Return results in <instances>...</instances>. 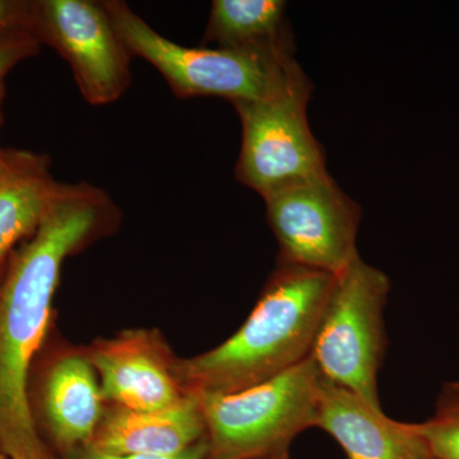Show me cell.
<instances>
[{"label": "cell", "mask_w": 459, "mask_h": 459, "mask_svg": "<svg viewBox=\"0 0 459 459\" xmlns=\"http://www.w3.org/2000/svg\"><path fill=\"white\" fill-rule=\"evenodd\" d=\"M115 210L101 189L62 184L39 228L7 255L0 274V452L9 459H54L32 418L30 373L63 263L113 221Z\"/></svg>", "instance_id": "cell-1"}, {"label": "cell", "mask_w": 459, "mask_h": 459, "mask_svg": "<svg viewBox=\"0 0 459 459\" xmlns=\"http://www.w3.org/2000/svg\"><path fill=\"white\" fill-rule=\"evenodd\" d=\"M336 276L279 263L244 325L211 351L175 364L189 394H232L280 376L312 353Z\"/></svg>", "instance_id": "cell-2"}, {"label": "cell", "mask_w": 459, "mask_h": 459, "mask_svg": "<svg viewBox=\"0 0 459 459\" xmlns=\"http://www.w3.org/2000/svg\"><path fill=\"white\" fill-rule=\"evenodd\" d=\"M102 3L131 56L155 66L180 99L216 96L232 105L255 101L276 92L300 68L294 56L177 44L156 32L126 3Z\"/></svg>", "instance_id": "cell-3"}, {"label": "cell", "mask_w": 459, "mask_h": 459, "mask_svg": "<svg viewBox=\"0 0 459 459\" xmlns=\"http://www.w3.org/2000/svg\"><path fill=\"white\" fill-rule=\"evenodd\" d=\"M323 377L313 359L232 394H199L207 431V459H253L289 452L316 428Z\"/></svg>", "instance_id": "cell-4"}, {"label": "cell", "mask_w": 459, "mask_h": 459, "mask_svg": "<svg viewBox=\"0 0 459 459\" xmlns=\"http://www.w3.org/2000/svg\"><path fill=\"white\" fill-rule=\"evenodd\" d=\"M391 281L361 258L336 277L310 358L327 382L382 410L377 374L386 349L385 309Z\"/></svg>", "instance_id": "cell-5"}, {"label": "cell", "mask_w": 459, "mask_h": 459, "mask_svg": "<svg viewBox=\"0 0 459 459\" xmlns=\"http://www.w3.org/2000/svg\"><path fill=\"white\" fill-rule=\"evenodd\" d=\"M310 93L312 83L300 66L267 98L234 104L243 131L235 174L263 198L328 174L325 152L307 122Z\"/></svg>", "instance_id": "cell-6"}, {"label": "cell", "mask_w": 459, "mask_h": 459, "mask_svg": "<svg viewBox=\"0 0 459 459\" xmlns=\"http://www.w3.org/2000/svg\"><path fill=\"white\" fill-rule=\"evenodd\" d=\"M279 263L340 276L356 259L361 210L329 174L265 195Z\"/></svg>", "instance_id": "cell-7"}, {"label": "cell", "mask_w": 459, "mask_h": 459, "mask_svg": "<svg viewBox=\"0 0 459 459\" xmlns=\"http://www.w3.org/2000/svg\"><path fill=\"white\" fill-rule=\"evenodd\" d=\"M32 11L35 35L68 62L89 104L99 107L122 98L132 82V56L104 3L41 0L32 2Z\"/></svg>", "instance_id": "cell-8"}, {"label": "cell", "mask_w": 459, "mask_h": 459, "mask_svg": "<svg viewBox=\"0 0 459 459\" xmlns=\"http://www.w3.org/2000/svg\"><path fill=\"white\" fill-rule=\"evenodd\" d=\"M100 377L104 401L135 411L164 410L189 392L180 385L175 364L169 367L152 334L131 332L96 344L89 356Z\"/></svg>", "instance_id": "cell-9"}, {"label": "cell", "mask_w": 459, "mask_h": 459, "mask_svg": "<svg viewBox=\"0 0 459 459\" xmlns=\"http://www.w3.org/2000/svg\"><path fill=\"white\" fill-rule=\"evenodd\" d=\"M316 428L331 435L349 459H434L416 424L389 419L383 410L325 377Z\"/></svg>", "instance_id": "cell-10"}, {"label": "cell", "mask_w": 459, "mask_h": 459, "mask_svg": "<svg viewBox=\"0 0 459 459\" xmlns=\"http://www.w3.org/2000/svg\"><path fill=\"white\" fill-rule=\"evenodd\" d=\"M207 439L201 401L188 394L164 410L135 411L114 406L102 416L86 448L105 455H178Z\"/></svg>", "instance_id": "cell-11"}, {"label": "cell", "mask_w": 459, "mask_h": 459, "mask_svg": "<svg viewBox=\"0 0 459 459\" xmlns=\"http://www.w3.org/2000/svg\"><path fill=\"white\" fill-rule=\"evenodd\" d=\"M36 400L44 428L65 452L86 448L104 416L96 370L82 356L54 361L45 371Z\"/></svg>", "instance_id": "cell-12"}, {"label": "cell", "mask_w": 459, "mask_h": 459, "mask_svg": "<svg viewBox=\"0 0 459 459\" xmlns=\"http://www.w3.org/2000/svg\"><path fill=\"white\" fill-rule=\"evenodd\" d=\"M60 186L51 177L47 157L12 151L0 171V262L39 228Z\"/></svg>", "instance_id": "cell-13"}, {"label": "cell", "mask_w": 459, "mask_h": 459, "mask_svg": "<svg viewBox=\"0 0 459 459\" xmlns=\"http://www.w3.org/2000/svg\"><path fill=\"white\" fill-rule=\"evenodd\" d=\"M285 11L282 0H214L204 42L222 49L294 56Z\"/></svg>", "instance_id": "cell-14"}, {"label": "cell", "mask_w": 459, "mask_h": 459, "mask_svg": "<svg viewBox=\"0 0 459 459\" xmlns=\"http://www.w3.org/2000/svg\"><path fill=\"white\" fill-rule=\"evenodd\" d=\"M434 459H459V383H446L433 416L416 424Z\"/></svg>", "instance_id": "cell-15"}, {"label": "cell", "mask_w": 459, "mask_h": 459, "mask_svg": "<svg viewBox=\"0 0 459 459\" xmlns=\"http://www.w3.org/2000/svg\"><path fill=\"white\" fill-rule=\"evenodd\" d=\"M40 44L32 31L0 36V90L4 89L3 80L8 72L26 57L35 56Z\"/></svg>", "instance_id": "cell-16"}, {"label": "cell", "mask_w": 459, "mask_h": 459, "mask_svg": "<svg viewBox=\"0 0 459 459\" xmlns=\"http://www.w3.org/2000/svg\"><path fill=\"white\" fill-rule=\"evenodd\" d=\"M33 31L32 2L0 0V36Z\"/></svg>", "instance_id": "cell-17"}, {"label": "cell", "mask_w": 459, "mask_h": 459, "mask_svg": "<svg viewBox=\"0 0 459 459\" xmlns=\"http://www.w3.org/2000/svg\"><path fill=\"white\" fill-rule=\"evenodd\" d=\"M208 457V443L207 439L202 440L190 446L186 451L178 453V455H105L93 451V449L83 448L81 453L80 459H207Z\"/></svg>", "instance_id": "cell-18"}, {"label": "cell", "mask_w": 459, "mask_h": 459, "mask_svg": "<svg viewBox=\"0 0 459 459\" xmlns=\"http://www.w3.org/2000/svg\"><path fill=\"white\" fill-rule=\"evenodd\" d=\"M3 95H4V89L0 90V107H2ZM0 117H2V115H0ZM11 152L12 151H4L0 148V171L4 170L5 166L8 165Z\"/></svg>", "instance_id": "cell-19"}, {"label": "cell", "mask_w": 459, "mask_h": 459, "mask_svg": "<svg viewBox=\"0 0 459 459\" xmlns=\"http://www.w3.org/2000/svg\"><path fill=\"white\" fill-rule=\"evenodd\" d=\"M253 459H290L289 452L274 453V455H264V457Z\"/></svg>", "instance_id": "cell-20"}, {"label": "cell", "mask_w": 459, "mask_h": 459, "mask_svg": "<svg viewBox=\"0 0 459 459\" xmlns=\"http://www.w3.org/2000/svg\"><path fill=\"white\" fill-rule=\"evenodd\" d=\"M0 459H9L7 455H3L2 452H0Z\"/></svg>", "instance_id": "cell-21"}]
</instances>
